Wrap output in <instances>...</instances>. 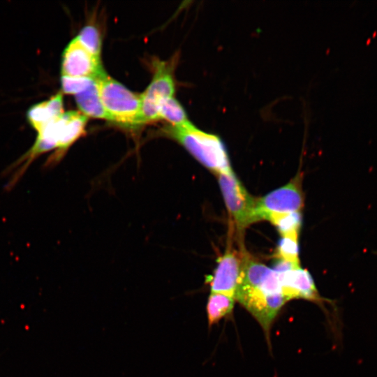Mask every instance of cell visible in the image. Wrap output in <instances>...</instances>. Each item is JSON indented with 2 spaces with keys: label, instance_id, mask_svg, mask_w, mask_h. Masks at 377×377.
Masks as SVG:
<instances>
[{
  "label": "cell",
  "instance_id": "9",
  "mask_svg": "<svg viewBox=\"0 0 377 377\" xmlns=\"http://www.w3.org/2000/svg\"><path fill=\"white\" fill-rule=\"evenodd\" d=\"M242 256L230 249L218 260L213 274L207 277L212 293L235 298L241 283Z\"/></svg>",
  "mask_w": 377,
  "mask_h": 377
},
{
  "label": "cell",
  "instance_id": "13",
  "mask_svg": "<svg viewBox=\"0 0 377 377\" xmlns=\"http://www.w3.org/2000/svg\"><path fill=\"white\" fill-rule=\"evenodd\" d=\"M242 256V279L239 287L258 288L272 272L262 263L251 258L244 253Z\"/></svg>",
  "mask_w": 377,
  "mask_h": 377
},
{
  "label": "cell",
  "instance_id": "14",
  "mask_svg": "<svg viewBox=\"0 0 377 377\" xmlns=\"http://www.w3.org/2000/svg\"><path fill=\"white\" fill-rule=\"evenodd\" d=\"M235 298L228 295L211 293L207 303V315L209 326L218 323L232 311Z\"/></svg>",
  "mask_w": 377,
  "mask_h": 377
},
{
  "label": "cell",
  "instance_id": "1",
  "mask_svg": "<svg viewBox=\"0 0 377 377\" xmlns=\"http://www.w3.org/2000/svg\"><path fill=\"white\" fill-rule=\"evenodd\" d=\"M168 133L201 164L217 175L232 170L226 147L216 135L204 132L191 122L172 126Z\"/></svg>",
  "mask_w": 377,
  "mask_h": 377
},
{
  "label": "cell",
  "instance_id": "10",
  "mask_svg": "<svg viewBox=\"0 0 377 377\" xmlns=\"http://www.w3.org/2000/svg\"><path fill=\"white\" fill-rule=\"evenodd\" d=\"M279 274V273H278ZM281 293L287 301L302 298L319 302L321 297L309 272L300 267L279 274Z\"/></svg>",
  "mask_w": 377,
  "mask_h": 377
},
{
  "label": "cell",
  "instance_id": "15",
  "mask_svg": "<svg viewBox=\"0 0 377 377\" xmlns=\"http://www.w3.org/2000/svg\"><path fill=\"white\" fill-rule=\"evenodd\" d=\"M267 220L276 228L281 236H298L302 226L300 212L273 214L268 216Z\"/></svg>",
  "mask_w": 377,
  "mask_h": 377
},
{
  "label": "cell",
  "instance_id": "20",
  "mask_svg": "<svg viewBox=\"0 0 377 377\" xmlns=\"http://www.w3.org/2000/svg\"><path fill=\"white\" fill-rule=\"evenodd\" d=\"M374 253H375V254H377V251H375Z\"/></svg>",
  "mask_w": 377,
  "mask_h": 377
},
{
  "label": "cell",
  "instance_id": "8",
  "mask_svg": "<svg viewBox=\"0 0 377 377\" xmlns=\"http://www.w3.org/2000/svg\"><path fill=\"white\" fill-rule=\"evenodd\" d=\"M63 76L98 78L103 71L100 57L89 52L76 37L65 48L61 59Z\"/></svg>",
  "mask_w": 377,
  "mask_h": 377
},
{
  "label": "cell",
  "instance_id": "2",
  "mask_svg": "<svg viewBox=\"0 0 377 377\" xmlns=\"http://www.w3.org/2000/svg\"><path fill=\"white\" fill-rule=\"evenodd\" d=\"M95 80L110 121L129 126L141 124V95L130 91L105 72Z\"/></svg>",
  "mask_w": 377,
  "mask_h": 377
},
{
  "label": "cell",
  "instance_id": "6",
  "mask_svg": "<svg viewBox=\"0 0 377 377\" xmlns=\"http://www.w3.org/2000/svg\"><path fill=\"white\" fill-rule=\"evenodd\" d=\"M257 320L266 334L283 304L288 302L281 293L266 295L258 288L239 287L235 297Z\"/></svg>",
  "mask_w": 377,
  "mask_h": 377
},
{
  "label": "cell",
  "instance_id": "3",
  "mask_svg": "<svg viewBox=\"0 0 377 377\" xmlns=\"http://www.w3.org/2000/svg\"><path fill=\"white\" fill-rule=\"evenodd\" d=\"M226 205L239 229L258 221L256 200L251 197L231 170L218 175Z\"/></svg>",
  "mask_w": 377,
  "mask_h": 377
},
{
  "label": "cell",
  "instance_id": "5",
  "mask_svg": "<svg viewBox=\"0 0 377 377\" xmlns=\"http://www.w3.org/2000/svg\"><path fill=\"white\" fill-rule=\"evenodd\" d=\"M301 177L296 176L286 185L256 200V213L260 220L273 214L300 212L304 205Z\"/></svg>",
  "mask_w": 377,
  "mask_h": 377
},
{
  "label": "cell",
  "instance_id": "4",
  "mask_svg": "<svg viewBox=\"0 0 377 377\" xmlns=\"http://www.w3.org/2000/svg\"><path fill=\"white\" fill-rule=\"evenodd\" d=\"M87 117L76 111L64 112L50 124L56 149L45 161L43 168L56 165L64 156L69 147L85 131Z\"/></svg>",
  "mask_w": 377,
  "mask_h": 377
},
{
  "label": "cell",
  "instance_id": "12",
  "mask_svg": "<svg viewBox=\"0 0 377 377\" xmlns=\"http://www.w3.org/2000/svg\"><path fill=\"white\" fill-rule=\"evenodd\" d=\"M75 96L76 103L83 114L87 117L109 120L101 102L96 82Z\"/></svg>",
  "mask_w": 377,
  "mask_h": 377
},
{
  "label": "cell",
  "instance_id": "11",
  "mask_svg": "<svg viewBox=\"0 0 377 377\" xmlns=\"http://www.w3.org/2000/svg\"><path fill=\"white\" fill-rule=\"evenodd\" d=\"M63 113V94L59 92L48 100L34 104L29 108L27 112V120L32 128L38 133Z\"/></svg>",
  "mask_w": 377,
  "mask_h": 377
},
{
  "label": "cell",
  "instance_id": "16",
  "mask_svg": "<svg viewBox=\"0 0 377 377\" xmlns=\"http://www.w3.org/2000/svg\"><path fill=\"white\" fill-rule=\"evenodd\" d=\"M159 119H164L172 126H181L188 124L186 112L182 105L173 97L163 101L159 108Z\"/></svg>",
  "mask_w": 377,
  "mask_h": 377
},
{
  "label": "cell",
  "instance_id": "7",
  "mask_svg": "<svg viewBox=\"0 0 377 377\" xmlns=\"http://www.w3.org/2000/svg\"><path fill=\"white\" fill-rule=\"evenodd\" d=\"M174 91V82L168 66L163 62H156L154 77L141 94V124L158 119L161 103L172 97Z\"/></svg>",
  "mask_w": 377,
  "mask_h": 377
},
{
  "label": "cell",
  "instance_id": "17",
  "mask_svg": "<svg viewBox=\"0 0 377 377\" xmlns=\"http://www.w3.org/2000/svg\"><path fill=\"white\" fill-rule=\"evenodd\" d=\"M276 256L278 259L300 265L298 236H282L278 244Z\"/></svg>",
  "mask_w": 377,
  "mask_h": 377
},
{
  "label": "cell",
  "instance_id": "18",
  "mask_svg": "<svg viewBox=\"0 0 377 377\" xmlns=\"http://www.w3.org/2000/svg\"><path fill=\"white\" fill-rule=\"evenodd\" d=\"M77 38L89 52L100 57L101 38L98 30L94 27H84Z\"/></svg>",
  "mask_w": 377,
  "mask_h": 377
},
{
  "label": "cell",
  "instance_id": "19",
  "mask_svg": "<svg viewBox=\"0 0 377 377\" xmlns=\"http://www.w3.org/2000/svg\"><path fill=\"white\" fill-rule=\"evenodd\" d=\"M96 80L91 77H74L63 76L61 77L62 92L76 95L89 87Z\"/></svg>",
  "mask_w": 377,
  "mask_h": 377
}]
</instances>
